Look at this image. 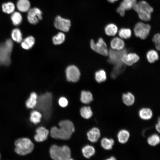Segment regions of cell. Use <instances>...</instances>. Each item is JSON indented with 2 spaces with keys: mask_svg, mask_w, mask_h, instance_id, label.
I'll use <instances>...</instances> for the list:
<instances>
[{
  "mask_svg": "<svg viewBox=\"0 0 160 160\" xmlns=\"http://www.w3.org/2000/svg\"><path fill=\"white\" fill-rule=\"evenodd\" d=\"M22 48L26 50L31 48L34 45L35 42L34 38L32 36H29L22 40L21 42Z\"/></svg>",
  "mask_w": 160,
  "mask_h": 160,
  "instance_id": "22",
  "label": "cell"
},
{
  "mask_svg": "<svg viewBox=\"0 0 160 160\" xmlns=\"http://www.w3.org/2000/svg\"><path fill=\"white\" fill-rule=\"evenodd\" d=\"M90 46L91 48L97 53L104 56H108V51L106 44L101 38H99L96 43L91 39Z\"/></svg>",
  "mask_w": 160,
  "mask_h": 160,
  "instance_id": "9",
  "label": "cell"
},
{
  "mask_svg": "<svg viewBox=\"0 0 160 160\" xmlns=\"http://www.w3.org/2000/svg\"><path fill=\"white\" fill-rule=\"evenodd\" d=\"M138 115L142 120H148L151 119L153 116V112L150 108L144 107L141 108L139 111Z\"/></svg>",
  "mask_w": 160,
  "mask_h": 160,
  "instance_id": "17",
  "label": "cell"
},
{
  "mask_svg": "<svg viewBox=\"0 0 160 160\" xmlns=\"http://www.w3.org/2000/svg\"><path fill=\"white\" fill-rule=\"evenodd\" d=\"M65 39V35L63 32H60L52 38L53 43L55 45H59L63 43Z\"/></svg>",
  "mask_w": 160,
  "mask_h": 160,
  "instance_id": "34",
  "label": "cell"
},
{
  "mask_svg": "<svg viewBox=\"0 0 160 160\" xmlns=\"http://www.w3.org/2000/svg\"><path fill=\"white\" fill-rule=\"evenodd\" d=\"M11 36L12 39L17 43H20L23 40L22 34L18 28H15L12 30Z\"/></svg>",
  "mask_w": 160,
  "mask_h": 160,
  "instance_id": "31",
  "label": "cell"
},
{
  "mask_svg": "<svg viewBox=\"0 0 160 160\" xmlns=\"http://www.w3.org/2000/svg\"><path fill=\"white\" fill-rule=\"evenodd\" d=\"M15 5L12 2H8L3 3L2 5L3 11L6 13L10 14L14 12Z\"/></svg>",
  "mask_w": 160,
  "mask_h": 160,
  "instance_id": "33",
  "label": "cell"
},
{
  "mask_svg": "<svg viewBox=\"0 0 160 160\" xmlns=\"http://www.w3.org/2000/svg\"><path fill=\"white\" fill-rule=\"evenodd\" d=\"M14 151L17 155L25 156L31 153L34 145L29 138L23 137L17 139L14 143Z\"/></svg>",
  "mask_w": 160,
  "mask_h": 160,
  "instance_id": "4",
  "label": "cell"
},
{
  "mask_svg": "<svg viewBox=\"0 0 160 160\" xmlns=\"http://www.w3.org/2000/svg\"><path fill=\"white\" fill-rule=\"evenodd\" d=\"M54 25L57 29L63 32H67L69 30L71 22L69 20L58 15L55 18Z\"/></svg>",
  "mask_w": 160,
  "mask_h": 160,
  "instance_id": "11",
  "label": "cell"
},
{
  "mask_svg": "<svg viewBox=\"0 0 160 160\" xmlns=\"http://www.w3.org/2000/svg\"><path fill=\"white\" fill-rule=\"evenodd\" d=\"M151 29V26L150 25L140 22L135 25L134 31L136 37L144 39L148 36Z\"/></svg>",
  "mask_w": 160,
  "mask_h": 160,
  "instance_id": "8",
  "label": "cell"
},
{
  "mask_svg": "<svg viewBox=\"0 0 160 160\" xmlns=\"http://www.w3.org/2000/svg\"><path fill=\"white\" fill-rule=\"evenodd\" d=\"M118 34L121 38L127 39H129L131 36L132 32L131 30L129 28H122L119 30Z\"/></svg>",
  "mask_w": 160,
  "mask_h": 160,
  "instance_id": "37",
  "label": "cell"
},
{
  "mask_svg": "<svg viewBox=\"0 0 160 160\" xmlns=\"http://www.w3.org/2000/svg\"><path fill=\"white\" fill-rule=\"evenodd\" d=\"M80 112L81 116L85 119H89L93 115V112L89 106L82 107L80 109Z\"/></svg>",
  "mask_w": 160,
  "mask_h": 160,
  "instance_id": "27",
  "label": "cell"
},
{
  "mask_svg": "<svg viewBox=\"0 0 160 160\" xmlns=\"http://www.w3.org/2000/svg\"><path fill=\"white\" fill-rule=\"evenodd\" d=\"M147 59L150 63H153L158 60L159 56L157 52L153 50L148 52L146 55Z\"/></svg>",
  "mask_w": 160,
  "mask_h": 160,
  "instance_id": "36",
  "label": "cell"
},
{
  "mask_svg": "<svg viewBox=\"0 0 160 160\" xmlns=\"http://www.w3.org/2000/svg\"><path fill=\"white\" fill-rule=\"evenodd\" d=\"M52 95L49 92H47L38 97L36 107L43 113L46 119L49 118L52 106Z\"/></svg>",
  "mask_w": 160,
  "mask_h": 160,
  "instance_id": "2",
  "label": "cell"
},
{
  "mask_svg": "<svg viewBox=\"0 0 160 160\" xmlns=\"http://www.w3.org/2000/svg\"><path fill=\"white\" fill-rule=\"evenodd\" d=\"M16 6L20 11L26 12H28L30 9V3L28 0H18Z\"/></svg>",
  "mask_w": 160,
  "mask_h": 160,
  "instance_id": "23",
  "label": "cell"
},
{
  "mask_svg": "<svg viewBox=\"0 0 160 160\" xmlns=\"http://www.w3.org/2000/svg\"><path fill=\"white\" fill-rule=\"evenodd\" d=\"M95 78L98 83L103 82L106 79V74L103 70H100L96 71L95 73Z\"/></svg>",
  "mask_w": 160,
  "mask_h": 160,
  "instance_id": "35",
  "label": "cell"
},
{
  "mask_svg": "<svg viewBox=\"0 0 160 160\" xmlns=\"http://www.w3.org/2000/svg\"><path fill=\"white\" fill-rule=\"evenodd\" d=\"M136 3V0H123L119 6L126 11L133 8Z\"/></svg>",
  "mask_w": 160,
  "mask_h": 160,
  "instance_id": "30",
  "label": "cell"
},
{
  "mask_svg": "<svg viewBox=\"0 0 160 160\" xmlns=\"http://www.w3.org/2000/svg\"><path fill=\"white\" fill-rule=\"evenodd\" d=\"M87 136L88 139L91 143H95L101 137V131L98 128L94 127L87 132Z\"/></svg>",
  "mask_w": 160,
  "mask_h": 160,
  "instance_id": "14",
  "label": "cell"
},
{
  "mask_svg": "<svg viewBox=\"0 0 160 160\" xmlns=\"http://www.w3.org/2000/svg\"><path fill=\"white\" fill-rule=\"evenodd\" d=\"M13 46V42L10 39L0 44V65L7 66L10 64Z\"/></svg>",
  "mask_w": 160,
  "mask_h": 160,
  "instance_id": "6",
  "label": "cell"
},
{
  "mask_svg": "<svg viewBox=\"0 0 160 160\" xmlns=\"http://www.w3.org/2000/svg\"><path fill=\"white\" fill-rule=\"evenodd\" d=\"M42 117V114L39 111L37 110H33L30 113V121L35 124L40 123Z\"/></svg>",
  "mask_w": 160,
  "mask_h": 160,
  "instance_id": "26",
  "label": "cell"
},
{
  "mask_svg": "<svg viewBox=\"0 0 160 160\" xmlns=\"http://www.w3.org/2000/svg\"><path fill=\"white\" fill-rule=\"evenodd\" d=\"M116 11L121 16H124L125 15V11L120 6L117 8Z\"/></svg>",
  "mask_w": 160,
  "mask_h": 160,
  "instance_id": "41",
  "label": "cell"
},
{
  "mask_svg": "<svg viewBox=\"0 0 160 160\" xmlns=\"http://www.w3.org/2000/svg\"><path fill=\"white\" fill-rule=\"evenodd\" d=\"M106 34L110 36H115L118 32L117 26L114 24L110 23L107 25L105 28Z\"/></svg>",
  "mask_w": 160,
  "mask_h": 160,
  "instance_id": "28",
  "label": "cell"
},
{
  "mask_svg": "<svg viewBox=\"0 0 160 160\" xmlns=\"http://www.w3.org/2000/svg\"><path fill=\"white\" fill-rule=\"evenodd\" d=\"M147 141L149 145L152 146H156L160 143V136L158 134H153L148 137Z\"/></svg>",
  "mask_w": 160,
  "mask_h": 160,
  "instance_id": "29",
  "label": "cell"
},
{
  "mask_svg": "<svg viewBox=\"0 0 160 160\" xmlns=\"http://www.w3.org/2000/svg\"><path fill=\"white\" fill-rule=\"evenodd\" d=\"M133 8L137 12L141 20L148 21L151 20V13L153 9L146 1H141L137 2Z\"/></svg>",
  "mask_w": 160,
  "mask_h": 160,
  "instance_id": "5",
  "label": "cell"
},
{
  "mask_svg": "<svg viewBox=\"0 0 160 160\" xmlns=\"http://www.w3.org/2000/svg\"><path fill=\"white\" fill-rule=\"evenodd\" d=\"M59 105L62 108H65L68 104V101L67 99L64 97H60L58 101Z\"/></svg>",
  "mask_w": 160,
  "mask_h": 160,
  "instance_id": "40",
  "label": "cell"
},
{
  "mask_svg": "<svg viewBox=\"0 0 160 160\" xmlns=\"http://www.w3.org/2000/svg\"><path fill=\"white\" fill-rule=\"evenodd\" d=\"M158 120V122L156 124L155 128L156 130L159 133L160 132V121L159 117Z\"/></svg>",
  "mask_w": 160,
  "mask_h": 160,
  "instance_id": "42",
  "label": "cell"
},
{
  "mask_svg": "<svg viewBox=\"0 0 160 160\" xmlns=\"http://www.w3.org/2000/svg\"><path fill=\"white\" fill-rule=\"evenodd\" d=\"M108 2L111 3H113L118 0H107Z\"/></svg>",
  "mask_w": 160,
  "mask_h": 160,
  "instance_id": "44",
  "label": "cell"
},
{
  "mask_svg": "<svg viewBox=\"0 0 160 160\" xmlns=\"http://www.w3.org/2000/svg\"><path fill=\"white\" fill-rule=\"evenodd\" d=\"M122 100L124 105L128 106L133 105L135 102V98L134 95L130 92L124 93L122 95Z\"/></svg>",
  "mask_w": 160,
  "mask_h": 160,
  "instance_id": "24",
  "label": "cell"
},
{
  "mask_svg": "<svg viewBox=\"0 0 160 160\" xmlns=\"http://www.w3.org/2000/svg\"><path fill=\"white\" fill-rule=\"evenodd\" d=\"M80 100L83 104H89L93 100L92 95L89 91L83 90L81 93Z\"/></svg>",
  "mask_w": 160,
  "mask_h": 160,
  "instance_id": "25",
  "label": "cell"
},
{
  "mask_svg": "<svg viewBox=\"0 0 160 160\" xmlns=\"http://www.w3.org/2000/svg\"><path fill=\"white\" fill-rule=\"evenodd\" d=\"M111 46L113 49L121 50L124 49L125 46L124 42L121 38L116 37L111 41Z\"/></svg>",
  "mask_w": 160,
  "mask_h": 160,
  "instance_id": "19",
  "label": "cell"
},
{
  "mask_svg": "<svg viewBox=\"0 0 160 160\" xmlns=\"http://www.w3.org/2000/svg\"><path fill=\"white\" fill-rule=\"evenodd\" d=\"M106 160H116V159L114 156H111L105 159Z\"/></svg>",
  "mask_w": 160,
  "mask_h": 160,
  "instance_id": "43",
  "label": "cell"
},
{
  "mask_svg": "<svg viewBox=\"0 0 160 160\" xmlns=\"http://www.w3.org/2000/svg\"><path fill=\"white\" fill-rule=\"evenodd\" d=\"M126 52L127 50L125 49L121 50L110 49L108 54V62L114 66L124 64L122 61V58L123 55Z\"/></svg>",
  "mask_w": 160,
  "mask_h": 160,
  "instance_id": "7",
  "label": "cell"
},
{
  "mask_svg": "<svg viewBox=\"0 0 160 160\" xmlns=\"http://www.w3.org/2000/svg\"><path fill=\"white\" fill-rule=\"evenodd\" d=\"M34 136V140L37 142H41L47 138L49 131L45 127L41 126L38 127L35 130Z\"/></svg>",
  "mask_w": 160,
  "mask_h": 160,
  "instance_id": "13",
  "label": "cell"
},
{
  "mask_svg": "<svg viewBox=\"0 0 160 160\" xmlns=\"http://www.w3.org/2000/svg\"><path fill=\"white\" fill-rule=\"evenodd\" d=\"M125 64L121 65L114 66L111 74V77L115 78L117 77L124 70Z\"/></svg>",
  "mask_w": 160,
  "mask_h": 160,
  "instance_id": "38",
  "label": "cell"
},
{
  "mask_svg": "<svg viewBox=\"0 0 160 160\" xmlns=\"http://www.w3.org/2000/svg\"><path fill=\"white\" fill-rule=\"evenodd\" d=\"M115 143L114 140L112 138L104 137L100 141V144L103 149L106 150H110L113 148Z\"/></svg>",
  "mask_w": 160,
  "mask_h": 160,
  "instance_id": "21",
  "label": "cell"
},
{
  "mask_svg": "<svg viewBox=\"0 0 160 160\" xmlns=\"http://www.w3.org/2000/svg\"><path fill=\"white\" fill-rule=\"evenodd\" d=\"M139 59L138 56L135 53L124 54L122 56V60L123 63L128 66L132 65L137 62Z\"/></svg>",
  "mask_w": 160,
  "mask_h": 160,
  "instance_id": "15",
  "label": "cell"
},
{
  "mask_svg": "<svg viewBox=\"0 0 160 160\" xmlns=\"http://www.w3.org/2000/svg\"><path fill=\"white\" fill-rule=\"evenodd\" d=\"M1 154H0V158H1Z\"/></svg>",
  "mask_w": 160,
  "mask_h": 160,
  "instance_id": "45",
  "label": "cell"
},
{
  "mask_svg": "<svg viewBox=\"0 0 160 160\" xmlns=\"http://www.w3.org/2000/svg\"><path fill=\"white\" fill-rule=\"evenodd\" d=\"M153 41L154 43L156 49L160 50V35L159 33L155 34L153 38Z\"/></svg>",
  "mask_w": 160,
  "mask_h": 160,
  "instance_id": "39",
  "label": "cell"
},
{
  "mask_svg": "<svg viewBox=\"0 0 160 160\" xmlns=\"http://www.w3.org/2000/svg\"><path fill=\"white\" fill-rule=\"evenodd\" d=\"M95 152V150L94 146L89 145H85L81 149L83 156L86 159L91 158L94 155Z\"/></svg>",
  "mask_w": 160,
  "mask_h": 160,
  "instance_id": "20",
  "label": "cell"
},
{
  "mask_svg": "<svg viewBox=\"0 0 160 160\" xmlns=\"http://www.w3.org/2000/svg\"><path fill=\"white\" fill-rule=\"evenodd\" d=\"M42 13L38 8L34 7L30 9L28 11L27 19L31 24H36L42 20Z\"/></svg>",
  "mask_w": 160,
  "mask_h": 160,
  "instance_id": "12",
  "label": "cell"
},
{
  "mask_svg": "<svg viewBox=\"0 0 160 160\" xmlns=\"http://www.w3.org/2000/svg\"><path fill=\"white\" fill-rule=\"evenodd\" d=\"M65 73L66 79L69 82H75L79 80L80 72L78 68L74 65L68 66L66 69Z\"/></svg>",
  "mask_w": 160,
  "mask_h": 160,
  "instance_id": "10",
  "label": "cell"
},
{
  "mask_svg": "<svg viewBox=\"0 0 160 160\" xmlns=\"http://www.w3.org/2000/svg\"><path fill=\"white\" fill-rule=\"evenodd\" d=\"M130 137L129 132L127 129H120L117 134L118 141L121 144H124L129 140Z\"/></svg>",
  "mask_w": 160,
  "mask_h": 160,
  "instance_id": "16",
  "label": "cell"
},
{
  "mask_svg": "<svg viewBox=\"0 0 160 160\" xmlns=\"http://www.w3.org/2000/svg\"><path fill=\"white\" fill-rule=\"evenodd\" d=\"M11 16V19L13 24L15 26L20 25L22 21V17L21 14L18 12H14Z\"/></svg>",
  "mask_w": 160,
  "mask_h": 160,
  "instance_id": "32",
  "label": "cell"
},
{
  "mask_svg": "<svg viewBox=\"0 0 160 160\" xmlns=\"http://www.w3.org/2000/svg\"><path fill=\"white\" fill-rule=\"evenodd\" d=\"M49 156L54 160H73L71 157L70 148L67 145L59 146L54 144L51 146L49 150Z\"/></svg>",
  "mask_w": 160,
  "mask_h": 160,
  "instance_id": "3",
  "label": "cell"
},
{
  "mask_svg": "<svg viewBox=\"0 0 160 160\" xmlns=\"http://www.w3.org/2000/svg\"><path fill=\"white\" fill-rule=\"evenodd\" d=\"M59 127L54 126L51 128L50 135L54 139L67 140L70 139L75 131L73 122L69 120H63L58 123Z\"/></svg>",
  "mask_w": 160,
  "mask_h": 160,
  "instance_id": "1",
  "label": "cell"
},
{
  "mask_svg": "<svg viewBox=\"0 0 160 160\" xmlns=\"http://www.w3.org/2000/svg\"><path fill=\"white\" fill-rule=\"evenodd\" d=\"M38 95L35 92H32L25 102V105L28 109H33L35 108L37 102Z\"/></svg>",
  "mask_w": 160,
  "mask_h": 160,
  "instance_id": "18",
  "label": "cell"
}]
</instances>
